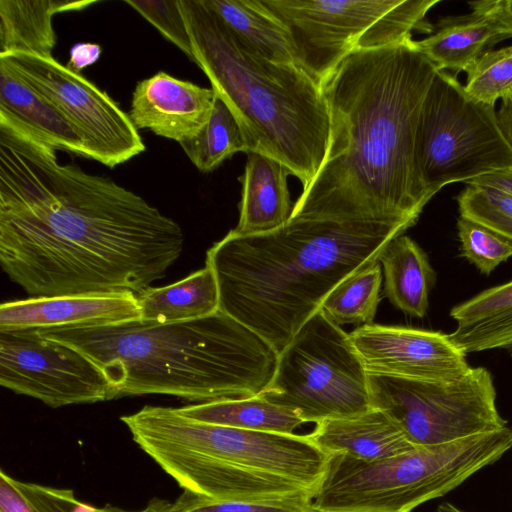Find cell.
I'll use <instances>...</instances> for the list:
<instances>
[{"mask_svg": "<svg viewBox=\"0 0 512 512\" xmlns=\"http://www.w3.org/2000/svg\"><path fill=\"white\" fill-rule=\"evenodd\" d=\"M239 204L240 217L231 230L241 236L273 231L289 220L291 206L288 167L271 156L248 151Z\"/></svg>", "mask_w": 512, "mask_h": 512, "instance_id": "obj_18", "label": "cell"}, {"mask_svg": "<svg viewBox=\"0 0 512 512\" xmlns=\"http://www.w3.org/2000/svg\"><path fill=\"white\" fill-rule=\"evenodd\" d=\"M510 38L507 31L485 13L440 19L429 36L414 40L416 47L438 71L457 75L469 67L496 43Z\"/></svg>", "mask_w": 512, "mask_h": 512, "instance_id": "obj_20", "label": "cell"}, {"mask_svg": "<svg viewBox=\"0 0 512 512\" xmlns=\"http://www.w3.org/2000/svg\"><path fill=\"white\" fill-rule=\"evenodd\" d=\"M0 57L69 120L83 137L90 159L114 168L145 151L129 114L80 73L54 57L26 52Z\"/></svg>", "mask_w": 512, "mask_h": 512, "instance_id": "obj_12", "label": "cell"}, {"mask_svg": "<svg viewBox=\"0 0 512 512\" xmlns=\"http://www.w3.org/2000/svg\"><path fill=\"white\" fill-rule=\"evenodd\" d=\"M412 226L394 219L291 213L270 232L230 231L207 251L205 265L218 282L219 310L279 353L337 285L378 261Z\"/></svg>", "mask_w": 512, "mask_h": 512, "instance_id": "obj_3", "label": "cell"}, {"mask_svg": "<svg viewBox=\"0 0 512 512\" xmlns=\"http://www.w3.org/2000/svg\"><path fill=\"white\" fill-rule=\"evenodd\" d=\"M437 72L413 38L348 56L323 86L326 159L292 213L415 225L432 199L418 171L416 134Z\"/></svg>", "mask_w": 512, "mask_h": 512, "instance_id": "obj_2", "label": "cell"}, {"mask_svg": "<svg viewBox=\"0 0 512 512\" xmlns=\"http://www.w3.org/2000/svg\"><path fill=\"white\" fill-rule=\"evenodd\" d=\"M120 420L183 491L213 501L313 499L329 458L308 435L200 422L172 407L147 405Z\"/></svg>", "mask_w": 512, "mask_h": 512, "instance_id": "obj_5", "label": "cell"}, {"mask_svg": "<svg viewBox=\"0 0 512 512\" xmlns=\"http://www.w3.org/2000/svg\"><path fill=\"white\" fill-rule=\"evenodd\" d=\"M466 74L464 89L476 101L495 106L512 97V45L484 52Z\"/></svg>", "mask_w": 512, "mask_h": 512, "instance_id": "obj_28", "label": "cell"}, {"mask_svg": "<svg viewBox=\"0 0 512 512\" xmlns=\"http://www.w3.org/2000/svg\"><path fill=\"white\" fill-rule=\"evenodd\" d=\"M11 479L16 490L35 512H135L110 504L103 507L92 506L79 500L72 489Z\"/></svg>", "mask_w": 512, "mask_h": 512, "instance_id": "obj_33", "label": "cell"}, {"mask_svg": "<svg viewBox=\"0 0 512 512\" xmlns=\"http://www.w3.org/2000/svg\"><path fill=\"white\" fill-rule=\"evenodd\" d=\"M416 160L426 191L512 169V147L495 106L471 98L457 79L438 71L424 100L416 134Z\"/></svg>", "mask_w": 512, "mask_h": 512, "instance_id": "obj_10", "label": "cell"}, {"mask_svg": "<svg viewBox=\"0 0 512 512\" xmlns=\"http://www.w3.org/2000/svg\"><path fill=\"white\" fill-rule=\"evenodd\" d=\"M216 96L213 88L159 71L136 84L129 116L137 129H148L180 144L203 128Z\"/></svg>", "mask_w": 512, "mask_h": 512, "instance_id": "obj_16", "label": "cell"}, {"mask_svg": "<svg viewBox=\"0 0 512 512\" xmlns=\"http://www.w3.org/2000/svg\"><path fill=\"white\" fill-rule=\"evenodd\" d=\"M512 449L508 426L376 461L329 454L316 512H411L444 496Z\"/></svg>", "mask_w": 512, "mask_h": 512, "instance_id": "obj_7", "label": "cell"}, {"mask_svg": "<svg viewBox=\"0 0 512 512\" xmlns=\"http://www.w3.org/2000/svg\"><path fill=\"white\" fill-rule=\"evenodd\" d=\"M465 184L490 186L512 195V169L487 174Z\"/></svg>", "mask_w": 512, "mask_h": 512, "instance_id": "obj_38", "label": "cell"}, {"mask_svg": "<svg viewBox=\"0 0 512 512\" xmlns=\"http://www.w3.org/2000/svg\"><path fill=\"white\" fill-rule=\"evenodd\" d=\"M382 271L379 260L337 285L324 300L321 311L337 325L372 324L380 303Z\"/></svg>", "mask_w": 512, "mask_h": 512, "instance_id": "obj_27", "label": "cell"}, {"mask_svg": "<svg viewBox=\"0 0 512 512\" xmlns=\"http://www.w3.org/2000/svg\"><path fill=\"white\" fill-rule=\"evenodd\" d=\"M0 384L51 408L118 398L87 356L37 330L0 332Z\"/></svg>", "mask_w": 512, "mask_h": 512, "instance_id": "obj_13", "label": "cell"}, {"mask_svg": "<svg viewBox=\"0 0 512 512\" xmlns=\"http://www.w3.org/2000/svg\"><path fill=\"white\" fill-rule=\"evenodd\" d=\"M371 406L417 447L434 446L507 427L496 405L492 374L471 367L453 381L367 373Z\"/></svg>", "mask_w": 512, "mask_h": 512, "instance_id": "obj_11", "label": "cell"}, {"mask_svg": "<svg viewBox=\"0 0 512 512\" xmlns=\"http://www.w3.org/2000/svg\"><path fill=\"white\" fill-rule=\"evenodd\" d=\"M170 506L175 512H316L313 499L291 497L248 501H213L183 491Z\"/></svg>", "mask_w": 512, "mask_h": 512, "instance_id": "obj_30", "label": "cell"}, {"mask_svg": "<svg viewBox=\"0 0 512 512\" xmlns=\"http://www.w3.org/2000/svg\"><path fill=\"white\" fill-rule=\"evenodd\" d=\"M496 115L500 128L512 147V97L501 100Z\"/></svg>", "mask_w": 512, "mask_h": 512, "instance_id": "obj_40", "label": "cell"}, {"mask_svg": "<svg viewBox=\"0 0 512 512\" xmlns=\"http://www.w3.org/2000/svg\"><path fill=\"white\" fill-rule=\"evenodd\" d=\"M259 395L304 423L351 418L372 408L367 372L349 334L321 310L278 353L273 379Z\"/></svg>", "mask_w": 512, "mask_h": 512, "instance_id": "obj_9", "label": "cell"}, {"mask_svg": "<svg viewBox=\"0 0 512 512\" xmlns=\"http://www.w3.org/2000/svg\"><path fill=\"white\" fill-rule=\"evenodd\" d=\"M180 146L194 166L203 173L215 170L235 153H247L250 150L238 118L218 96L203 128L193 138L180 143Z\"/></svg>", "mask_w": 512, "mask_h": 512, "instance_id": "obj_26", "label": "cell"}, {"mask_svg": "<svg viewBox=\"0 0 512 512\" xmlns=\"http://www.w3.org/2000/svg\"><path fill=\"white\" fill-rule=\"evenodd\" d=\"M141 321L172 323L203 318L219 311L220 296L214 271L207 265L164 287L137 293Z\"/></svg>", "mask_w": 512, "mask_h": 512, "instance_id": "obj_23", "label": "cell"}, {"mask_svg": "<svg viewBox=\"0 0 512 512\" xmlns=\"http://www.w3.org/2000/svg\"><path fill=\"white\" fill-rule=\"evenodd\" d=\"M450 337L466 354L512 347V309L472 323L459 324Z\"/></svg>", "mask_w": 512, "mask_h": 512, "instance_id": "obj_31", "label": "cell"}, {"mask_svg": "<svg viewBox=\"0 0 512 512\" xmlns=\"http://www.w3.org/2000/svg\"><path fill=\"white\" fill-rule=\"evenodd\" d=\"M471 10L487 14L498 22L512 37V0L470 1Z\"/></svg>", "mask_w": 512, "mask_h": 512, "instance_id": "obj_35", "label": "cell"}, {"mask_svg": "<svg viewBox=\"0 0 512 512\" xmlns=\"http://www.w3.org/2000/svg\"><path fill=\"white\" fill-rule=\"evenodd\" d=\"M512 241V219L495 215H474L469 218Z\"/></svg>", "mask_w": 512, "mask_h": 512, "instance_id": "obj_39", "label": "cell"}, {"mask_svg": "<svg viewBox=\"0 0 512 512\" xmlns=\"http://www.w3.org/2000/svg\"><path fill=\"white\" fill-rule=\"evenodd\" d=\"M509 309H512V280L484 290L454 306L450 316L459 325L472 323Z\"/></svg>", "mask_w": 512, "mask_h": 512, "instance_id": "obj_34", "label": "cell"}, {"mask_svg": "<svg viewBox=\"0 0 512 512\" xmlns=\"http://www.w3.org/2000/svg\"><path fill=\"white\" fill-rule=\"evenodd\" d=\"M177 409L196 421L263 432L292 434L304 423L295 413L260 395L203 402Z\"/></svg>", "mask_w": 512, "mask_h": 512, "instance_id": "obj_25", "label": "cell"}, {"mask_svg": "<svg viewBox=\"0 0 512 512\" xmlns=\"http://www.w3.org/2000/svg\"><path fill=\"white\" fill-rule=\"evenodd\" d=\"M124 3L137 11L194 62L192 41L180 7V0H125Z\"/></svg>", "mask_w": 512, "mask_h": 512, "instance_id": "obj_32", "label": "cell"}, {"mask_svg": "<svg viewBox=\"0 0 512 512\" xmlns=\"http://www.w3.org/2000/svg\"><path fill=\"white\" fill-rule=\"evenodd\" d=\"M141 512H175L170 506V501L158 497L152 498Z\"/></svg>", "mask_w": 512, "mask_h": 512, "instance_id": "obj_41", "label": "cell"}, {"mask_svg": "<svg viewBox=\"0 0 512 512\" xmlns=\"http://www.w3.org/2000/svg\"><path fill=\"white\" fill-rule=\"evenodd\" d=\"M95 1L0 0V55L14 52L53 57L55 14L79 11Z\"/></svg>", "mask_w": 512, "mask_h": 512, "instance_id": "obj_21", "label": "cell"}, {"mask_svg": "<svg viewBox=\"0 0 512 512\" xmlns=\"http://www.w3.org/2000/svg\"><path fill=\"white\" fill-rule=\"evenodd\" d=\"M287 29L295 59L322 88L351 54L431 33L441 0H260Z\"/></svg>", "mask_w": 512, "mask_h": 512, "instance_id": "obj_8", "label": "cell"}, {"mask_svg": "<svg viewBox=\"0 0 512 512\" xmlns=\"http://www.w3.org/2000/svg\"><path fill=\"white\" fill-rule=\"evenodd\" d=\"M456 227L460 255L482 274L489 275L512 257V241L491 229L463 217L458 218Z\"/></svg>", "mask_w": 512, "mask_h": 512, "instance_id": "obj_29", "label": "cell"}, {"mask_svg": "<svg viewBox=\"0 0 512 512\" xmlns=\"http://www.w3.org/2000/svg\"><path fill=\"white\" fill-rule=\"evenodd\" d=\"M140 320L138 298L131 291L30 297L0 306V332L111 326Z\"/></svg>", "mask_w": 512, "mask_h": 512, "instance_id": "obj_15", "label": "cell"}, {"mask_svg": "<svg viewBox=\"0 0 512 512\" xmlns=\"http://www.w3.org/2000/svg\"><path fill=\"white\" fill-rule=\"evenodd\" d=\"M349 336L367 373L446 382L471 368L467 354L440 331L367 324Z\"/></svg>", "mask_w": 512, "mask_h": 512, "instance_id": "obj_14", "label": "cell"}, {"mask_svg": "<svg viewBox=\"0 0 512 512\" xmlns=\"http://www.w3.org/2000/svg\"><path fill=\"white\" fill-rule=\"evenodd\" d=\"M307 435L328 454L344 453L364 461L388 458L417 447L392 420L374 408L355 417L317 423Z\"/></svg>", "mask_w": 512, "mask_h": 512, "instance_id": "obj_19", "label": "cell"}, {"mask_svg": "<svg viewBox=\"0 0 512 512\" xmlns=\"http://www.w3.org/2000/svg\"><path fill=\"white\" fill-rule=\"evenodd\" d=\"M202 1L260 56L274 62L297 64L286 27L260 0Z\"/></svg>", "mask_w": 512, "mask_h": 512, "instance_id": "obj_24", "label": "cell"}, {"mask_svg": "<svg viewBox=\"0 0 512 512\" xmlns=\"http://www.w3.org/2000/svg\"><path fill=\"white\" fill-rule=\"evenodd\" d=\"M435 512H463V511L451 503H443V504H440L436 508Z\"/></svg>", "mask_w": 512, "mask_h": 512, "instance_id": "obj_42", "label": "cell"}, {"mask_svg": "<svg viewBox=\"0 0 512 512\" xmlns=\"http://www.w3.org/2000/svg\"><path fill=\"white\" fill-rule=\"evenodd\" d=\"M0 122L18 128L54 150L89 158L76 128L3 57H0Z\"/></svg>", "mask_w": 512, "mask_h": 512, "instance_id": "obj_17", "label": "cell"}, {"mask_svg": "<svg viewBox=\"0 0 512 512\" xmlns=\"http://www.w3.org/2000/svg\"><path fill=\"white\" fill-rule=\"evenodd\" d=\"M194 63L233 111L257 151L285 164L306 189L330 142L323 88L297 64L268 60L245 44L202 0H180Z\"/></svg>", "mask_w": 512, "mask_h": 512, "instance_id": "obj_6", "label": "cell"}, {"mask_svg": "<svg viewBox=\"0 0 512 512\" xmlns=\"http://www.w3.org/2000/svg\"><path fill=\"white\" fill-rule=\"evenodd\" d=\"M56 150L0 122V263L32 297L131 291L184 248L179 224L113 180L60 164Z\"/></svg>", "mask_w": 512, "mask_h": 512, "instance_id": "obj_1", "label": "cell"}, {"mask_svg": "<svg viewBox=\"0 0 512 512\" xmlns=\"http://www.w3.org/2000/svg\"><path fill=\"white\" fill-rule=\"evenodd\" d=\"M37 331L87 356L117 397L164 394L201 403L254 397L270 384L278 362L268 342L220 310L165 324Z\"/></svg>", "mask_w": 512, "mask_h": 512, "instance_id": "obj_4", "label": "cell"}, {"mask_svg": "<svg viewBox=\"0 0 512 512\" xmlns=\"http://www.w3.org/2000/svg\"><path fill=\"white\" fill-rule=\"evenodd\" d=\"M11 478L0 470V512H35L16 490Z\"/></svg>", "mask_w": 512, "mask_h": 512, "instance_id": "obj_36", "label": "cell"}, {"mask_svg": "<svg viewBox=\"0 0 512 512\" xmlns=\"http://www.w3.org/2000/svg\"><path fill=\"white\" fill-rule=\"evenodd\" d=\"M379 262L384 271V292L402 312L423 318L436 274L427 254L408 236H398L382 251Z\"/></svg>", "mask_w": 512, "mask_h": 512, "instance_id": "obj_22", "label": "cell"}, {"mask_svg": "<svg viewBox=\"0 0 512 512\" xmlns=\"http://www.w3.org/2000/svg\"><path fill=\"white\" fill-rule=\"evenodd\" d=\"M101 47L95 43L75 44L69 52L67 67L80 73L83 69L93 65L98 61L101 55Z\"/></svg>", "mask_w": 512, "mask_h": 512, "instance_id": "obj_37", "label": "cell"}]
</instances>
